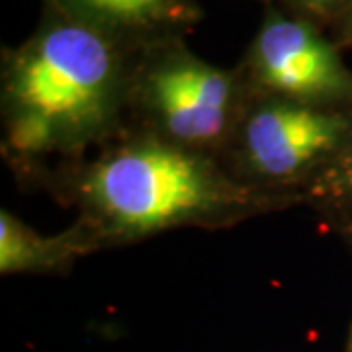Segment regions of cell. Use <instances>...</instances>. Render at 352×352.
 <instances>
[{
    "instance_id": "1",
    "label": "cell",
    "mask_w": 352,
    "mask_h": 352,
    "mask_svg": "<svg viewBox=\"0 0 352 352\" xmlns=\"http://www.w3.org/2000/svg\"><path fill=\"white\" fill-rule=\"evenodd\" d=\"M122 92L112 36L59 14L6 65L8 143L20 155L82 147L110 127Z\"/></svg>"
},
{
    "instance_id": "2",
    "label": "cell",
    "mask_w": 352,
    "mask_h": 352,
    "mask_svg": "<svg viewBox=\"0 0 352 352\" xmlns=\"http://www.w3.org/2000/svg\"><path fill=\"white\" fill-rule=\"evenodd\" d=\"M80 192L112 233L138 237L249 204V192L192 149L139 141L88 166Z\"/></svg>"
},
{
    "instance_id": "3",
    "label": "cell",
    "mask_w": 352,
    "mask_h": 352,
    "mask_svg": "<svg viewBox=\"0 0 352 352\" xmlns=\"http://www.w3.org/2000/svg\"><path fill=\"white\" fill-rule=\"evenodd\" d=\"M252 78L280 100L331 108L352 100V73L309 20L268 10L249 51Z\"/></svg>"
},
{
    "instance_id": "4",
    "label": "cell",
    "mask_w": 352,
    "mask_h": 352,
    "mask_svg": "<svg viewBox=\"0 0 352 352\" xmlns=\"http://www.w3.org/2000/svg\"><path fill=\"white\" fill-rule=\"evenodd\" d=\"M143 96L164 133L186 149L217 143L235 112L231 75L186 50L168 51L149 67Z\"/></svg>"
},
{
    "instance_id": "5",
    "label": "cell",
    "mask_w": 352,
    "mask_h": 352,
    "mask_svg": "<svg viewBox=\"0 0 352 352\" xmlns=\"http://www.w3.org/2000/svg\"><path fill=\"white\" fill-rule=\"evenodd\" d=\"M349 129V118L337 110L278 98L258 106L245 120L243 163L252 175L289 180L337 151Z\"/></svg>"
},
{
    "instance_id": "6",
    "label": "cell",
    "mask_w": 352,
    "mask_h": 352,
    "mask_svg": "<svg viewBox=\"0 0 352 352\" xmlns=\"http://www.w3.org/2000/svg\"><path fill=\"white\" fill-rule=\"evenodd\" d=\"M59 14L108 36L151 34L194 18L188 0H53Z\"/></svg>"
},
{
    "instance_id": "7",
    "label": "cell",
    "mask_w": 352,
    "mask_h": 352,
    "mask_svg": "<svg viewBox=\"0 0 352 352\" xmlns=\"http://www.w3.org/2000/svg\"><path fill=\"white\" fill-rule=\"evenodd\" d=\"M76 235L61 237H41L36 231L24 226L12 214H0V270L2 274L30 272L51 268L63 263L75 251H80L76 245Z\"/></svg>"
},
{
    "instance_id": "8",
    "label": "cell",
    "mask_w": 352,
    "mask_h": 352,
    "mask_svg": "<svg viewBox=\"0 0 352 352\" xmlns=\"http://www.w3.org/2000/svg\"><path fill=\"white\" fill-rule=\"evenodd\" d=\"M303 12L314 16H333L342 14L352 4V0H292Z\"/></svg>"
},
{
    "instance_id": "9",
    "label": "cell",
    "mask_w": 352,
    "mask_h": 352,
    "mask_svg": "<svg viewBox=\"0 0 352 352\" xmlns=\"http://www.w3.org/2000/svg\"><path fill=\"white\" fill-rule=\"evenodd\" d=\"M339 36L342 39V43L352 45V4L340 14V24H339Z\"/></svg>"
},
{
    "instance_id": "10",
    "label": "cell",
    "mask_w": 352,
    "mask_h": 352,
    "mask_svg": "<svg viewBox=\"0 0 352 352\" xmlns=\"http://www.w3.org/2000/svg\"><path fill=\"white\" fill-rule=\"evenodd\" d=\"M340 180L344 190H349L352 194V151L349 153V157L344 159V163L340 166Z\"/></svg>"
}]
</instances>
